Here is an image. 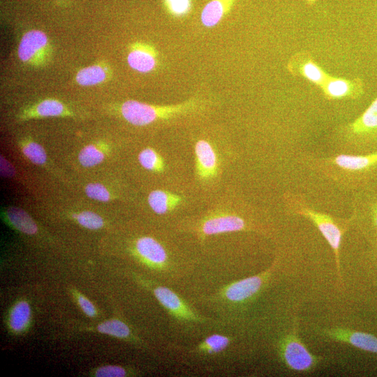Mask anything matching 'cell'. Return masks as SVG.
<instances>
[{"label":"cell","instance_id":"obj_5","mask_svg":"<svg viewBox=\"0 0 377 377\" xmlns=\"http://www.w3.org/2000/svg\"><path fill=\"white\" fill-rule=\"evenodd\" d=\"M160 304L170 314L171 317L182 323H205L208 320L197 313L188 303L172 289L157 286L152 290Z\"/></svg>","mask_w":377,"mask_h":377},{"label":"cell","instance_id":"obj_16","mask_svg":"<svg viewBox=\"0 0 377 377\" xmlns=\"http://www.w3.org/2000/svg\"><path fill=\"white\" fill-rule=\"evenodd\" d=\"M72 113L61 101L54 99H44L24 110V118L49 117L71 115Z\"/></svg>","mask_w":377,"mask_h":377},{"label":"cell","instance_id":"obj_27","mask_svg":"<svg viewBox=\"0 0 377 377\" xmlns=\"http://www.w3.org/2000/svg\"><path fill=\"white\" fill-rule=\"evenodd\" d=\"M77 223L82 226L91 229L97 230L103 227L104 221L98 214L91 211H82L72 214Z\"/></svg>","mask_w":377,"mask_h":377},{"label":"cell","instance_id":"obj_28","mask_svg":"<svg viewBox=\"0 0 377 377\" xmlns=\"http://www.w3.org/2000/svg\"><path fill=\"white\" fill-rule=\"evenodd\" d=\"M168 12L175 17H183L191 9V0H164Z\"/></svg>","mask_w":377,"mask_h":377},{"label":"cell","instance_id":"obj_30","mask_svg":"<svg viewBox=\"0 0 377 377\" xmlns=\"http://www.w3.org/2000/svg\"><path fill=\"white\" fill-rule=\"evenodd\" d=\"M95 374L98 377H122L126 376V371L119 366L107 365L98 368Z\"/></svg>","mask_w":377,"mask_h":377},{"label":"cell","instance_id":"obj_19","mask_svg":"<svg viewBox=\"0 0 377 377\" xmlns=\"http://www.w3.org/2000/svg\"><path fill=\"white\" fill-rule=\"evenodd\" d=\"M110 68L105 64H94L80 69L75 81L82 86H93L103 82L109 77Z\"/></svg>","mask_w":377,"mask_h":377},{"label":"cell","instance_id":"obj_11","mask_svg":"<svg viewBox=\"0 0 377 377\" xmlns=\"http://www.w3.org/2000/svg\"><path fill=\"white\" fill-rule=\"evenodd\" d=\"M320 89L328 99H354L364 94V84L359 77L346 79L331 76Z\"/></svg>","mask_w":377,"mask_h":377},{"label":"cell","instance_id":"obj_8","mask_svg":"<svg viewBox=\"0 0 377 377\" xmlns=\"http://www.w3.org/2000/svg\"><path fill=\"white\" fill-rule=\"evenodd\" d=\"M326 162L346 175L362 176L377 169V151L362 155L339 154Z\"/></svg>","mask_w":377,"mask_h":377},{"label":"cell","instance_id":"obj_22","mask_svg":"<svg viewBox=\"0 0 377 377\" xmlns=\"http://www.w3.org/2000/svg\"><path fill=\"white\" fill-rule=\"evenodd\" d=\"M105 157L103 146L90 144L81 149L78 161L84 167H93L101 163Z\"/></svg>","mask_w":377,"mask_h":377},{"label":"cell","instance_id":"obj_26","mask_svg":"<svg viewBox=\"0 0 377 377\" xmlns=\"http://www.w3.org/2000/svg\"><path fill=\"white\" fill-rule=\"evenodd\" d=\"M24 155L32 163L38 165L44 164L47 160V154L44 148L32 140H26L21 145Z\"/></svg>","mask_w":377,"mask_h":377},{"label":"cell","instance_id":"obj_14","mask_svg":"<svg viewBox=\"0 0 377 377\" xmlns=\"http://www.w3.org/2000/svg\"><path fill=\"white\" fill-rule=\"evenodd\" d=\"M138 255L147 263L161 268L168 266V254L163 246L151 237H142L135 242Z\"/></svg>","mask_w":377,"mask_h":377},{"label":"cell","instance_id":"obj_29","mask_svg":"<svg viewBox=\"0 0 377 377\" xmlns=\"http://www.w3.org/2000/svg\"><path fill=\"white\" fill-rule=\"evenodd\" d=\"M85 193L89 198L101 202H107L112 198L111 193L108 188L100 183L87 184Z\"/></svg>","mask_w":377,"mask_h":377},{"label":"cell","instance_id":"obj_13","mask_svg":"<svg viewBox=\"0 0 377 377\" xmlns=\"http://www.w3.org/2000/svg\"><path fill=\"white\" fill-rule=\"evenodd\" d=\"M246 221L235 214H222L207 219L201 224L202 235H213L221 233L241 231L246 229Z\"/></svg>","mask_w":377,"mask_h":377},{"label":"cell","instance_id":"obj_7","mask_svg":"<svg viewBox=\"0 0 377 377\" xmlns=\"http://www.w3.org/2000/svg\"><path fill=\"white\" fill-rule=\"evenodd\" d=\"M272 269L261 274L234 281L221 290L222 297L232 303L247 302L256 295L263 287Z\"/></svg>","mask_w":377,"mask_h":377},{"label":"cell","instance_id":"obj_12","mask_svg":"<svg viewBox=\"0 0 377 377\" xmlns=\"http://www.w3.org/2000/svg\"><path fill=\"white\" fill-rule=\"evenodd\" d=\"M158 52L149 44L136 42L129 47L127 62L133 70L140 73L153 71L158 63Z\"/></svg>","mask_w":377,"mask_h":377},{"label":"cell","instance_id":"obj_34","mask_svg":"<svg viewBox=\"0 0 377 377\" xmlns=\"http://www.w3.org/2000/svg\"><path fill=\"white\" fill-rule=\"evenodd\" d=\"M317 0H306L307 3L309 4H313L315 3Z\"/></svg>","mask_w":377,"mask_h":377},{"label":"cell","instance_id":"obj_33","mask_svg":"<svg viewBox=\"0 0 377 377\" xmlns=\"http://www.w3.org/2000/svg\"><path fill=\"white\" fill-rule=\"evenodd\" d=\"M78 302L84 313L89 316L94 317L96 314L94 306L91 302L83 296H79Z\"/></svg>","mask_w":377,"mask_h":377},{"label":"cell","instance_id":"obj_1","mask_svg":"<svg viewBox=\"0 0 377 377\" xmlns=\"http://www.w3.org/2000/svg\"><path fill=\"white\" fill-rule=\"evenodd\" d=\"M195 105L194 101L172 105H156L129 100L124 102L120 108L122 117L130 124L145 126L159 119H168L181 114Z\"/></svg>","mask_w":377,"mask_h":377},{"label":"cell","instance_id":"obj_17","mask_svg":"<svg viewBox=\"0 0 377 377\" xmlns=\"http://www.w3.org/2000/svg\"><path fill=\"white\" fill-rule=\"evenodd\" d=\"M235 0H211L203 8L201 22L205 27L216 26L231 9Z\"/></svg>","mask_w":377,"mask_h":377},{"label":"cell","instance_id":"obj_15","mask_svg":"<svg viewBox=\"0 0 377 377\" xmlns=\"http://www.w3.org/2000/svg\"><path fill=\"white\" fill-rule=\"evenodd\" d=\"M196 168L198 175L202 179H209L216 175L218 160L211 144L204 140H198L195 145Z\"/></svg>","mask_w":377,"mask_h":377},{"label":"cell","instance_id":"obj_18","mask_svg":"<svg viewBox=\"0 0 377 377\" xmlns=\"http://www.w3.org/2000/svg\"><path fill=\"white\" fill-rule=\"evenodd\" d=\"M182 200L177 194L159 189L154 190L148 195L149 207L158 214H165L174 209Z\"/></svg>","mask_w":377,"mask_h":377},{"label":"cell","instance_id":"obj_6","mask_svg":"<svg viewBox=\"0 0 377 377\" xmlns=\"http://www.w3.org/2000/svg\"><path fill=\"white\" fill-rule=\"evenodd\" d=\"M315 330L318 335L326 339L346 343L358 349L377 353V337L371 334L341 327H318Z\"/></svg>","mask_w":377,"mask_h":377},{"label":"cell","instance_id":"obj_4","mask_svg":"<svg viewBox=\"0 0 377 377\" xmlns=\"http://www.w3.org/2000/svg\"><path fill=\"white\" fill-rule=\"evenodd\" d=\"M51 52L47 35L40 30H30L23 34L17 48L19 59L24 63L41 66Z\"/></svg>","mask_w":377,"mask_h":377},{"label":"cell","instance_id":"obj_32","mask_svg":"<svg viewBox=\"0 0 377 377\" xmlns=\"http://www.w3.org/2000/svg\"><path fill=\"white\" fill-rule=\"evenodd\" d=\"M1 175L3 177H12L15 174V170L12 163L2 155L0 156Z\"/></svg>","mask_w":377,"mask_h":377},{"label":"cell","instance_id":"obj_2","mask_svg":"<svg viewBox=\"0 0 377 377\" xmlns=\"http://www.w3.org/2000/svg\"><path fill=\"white\" fill-rule=\"evenodd\" d=\"M279 356L285 366L296 372H308L315 368L320 358L311 354L299 337L297 323L281 337L278 343Z\"/></svg>","mask_w":377,"mask_h":377},{"label":"cell","instance_id":"obj_24","mask_svg":"<svg viewBox=\"0 0 377 377\" xmlns=\"http://www.w3.org/2000/svg\"><path fill=\"white\" fill-rule=\"evenodd\" d=\"M138 161L146 170L161 172L164 169V162L161 156L153 149H142L138 155Z\"/></svg>","mask_w":377,"mask_h":377},{"label":"cell","instance_id":"obj_23","mask_svg":"<svg viewBox=\"0 0 377 377\" xmlns=\"http://www.w3.org/2000/svg\"><path fill=\"white\" fill-rule=\"evenodd\" d=\"M30 306L26 302H20L15 304L10 316V325L14 331L22 330L28 324L30 318Z\"/></svg>","mask_w":377,"mask_h":377},{"label":"cell","instance_id":"obj_10","mask_svg":"<svg viewBox=\"0 0 377 377\" xmlns=\"http://www.w3.org/2000/svg\"><path fill=\"white\" fill-rule=\"evenodd\" d=\"M287 68L295 76H301L320 89L331 77L306 52L295 54L289 59Z\"/></svg>","mask_w":377,"mask_h":377},{"label":"cell","instance_id":"obj_9","mask_svg":"<svg viewBox=\"0 0 377 377\" xmlns=\"http://www.w3.org/2000/svg\"><path fill=\"white\" fill-rule=\"evenodd\" d=\"M346 135L357 142L377 141V97L360 116L346 126Z\"/></svg>","mask_w":377,"mask_h":377},{"label":"cell","instance_id":"obj_21","mask_svg":"<svg viewBox=\"0 0 377 377\" xmlns=\"http://www.w3.org/2000/svg\"><path fill=\"white\" fill-rule=\"evenodd\" d=\"M231 339L221 334H214L205 337L196 347L197 352L208 355L221 353L230 344Z\"/></svg>","mask_w":377,"mask_h":377},{"label":"cell","instance_id":"obj_31","mask_svg":"<svg viewBox=\"0 0 377 377\" xmlns=\"http://www.w3.org/2000/svg\"><path fill=\"white\" fill-rule=\"evenodd\" d=\"M365 209L369 226L377 234V199L371 201Z\"/></svg>","mask_w":377,"mask_h":377},{"label":"cell","instance_id":"obj_25","mask_svg":"<svg viewBox=\"0 0 377 377\" xmlns=\"http://www.w3.org/2000/svg\"><path fill=\"white\" fill-rule=\"evenodd\" d=\"M97 330L103 334L121 339L127 338L131 334L128 326L118 319L109 320L100 324L97 327Z\"/></svg>","mask_w":377,"mask_h":377},{"label":"cell","instance_id":"obj_3","mask_svg":"<svg viewBox=\"0 0 377 377\" xmlns=\"http://www.w3.org/2000/svg\"><path fill=\"white\" fill-rule=\"evenodd\" d=\"M291 209L295 214L309 219L319 230L333 250L337 272L340 276L339 249L342 236L346 230L334 219L324 213L315 211L297 200H292Z\"/></svg>","mask_w":377,"mask_h":377},{"label":"cell","instance_id":"obj_20","mask_svg":"<svg viewBox=\"0 0 377 377\" xmlns=\"http://www.w3.org/2000/svg\"><path fill=\"white\" fill-rule=\"evenodd\" d=\"M6 215L13 226L21 232L28 235H34L38 231L35 221L22 209L10 207L6 210Z\"/></svg>","mask_w":377,"mask_h":377}]
</instances>
